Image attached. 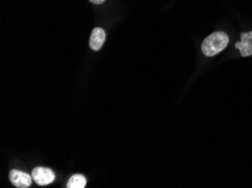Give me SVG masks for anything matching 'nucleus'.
I'll return each instance as SVG.
<instances>
[{
    "label": "nucleus",
    "instance_id": "2",
    "mask_svg": "<svg viewBox=\"0 0 252 188\" xmlns=\"http://www.w3.org/2000/svg\"><path fill=\"white\" fill-rule=\"evenodd\" d=\"M32 177L37 185L47 186L55 180L56 176H55V172H53L51 169H49V168L36 167L34 168L32 171Z\"/></svg>",
    "mask_w": 252,
    "mask_h": 188
},
{
    "label": "nucleus",
    "instance_id": "3",
    "mask_svg": "<svg viewBox=\"0 0 252 188\" xmlns=\"http://www.w3.org/2000/svg\"><path fill=\"white\" fill-rule=\"evenodd\" d=\"M32 176H30L25 172L13 169L9 172V179L14 186L20 188H28L32 184Z\"/></svg>",
    "mask_w": 252,
    "mask_h": 188
},
{
    "label": "nucleus",
    "instance_id": "5",
    "mask_svg": "<svg viewBox=\"0 0 252 188\" xmlns=\"http://www.w3.org/2000/svg\"><path fill=\"white\" fill-rule=\"evenodd\" d=\"M106 38L105 30L101 27H96L92 30L91 38H90V47L93 51H98L104 44Z\"/></svg>",
    "mask_w": 252,
    "mask_h": 188
},
{
    "label": "nucleus",
    "instance_id": "6",
    "mask_svg": "<svg viewBox=\"0 0 252 188\" xmlns=\"http://www.w3.org/2000/svg\"><path fill=\"white\" fill-rule=\"evenodd\" d=\"M86 186V178L83 175L71 176L67 184L68 188H84Z\"/></svg>",
    "mask_w": 252,
    "mask_h": 188
},
{
    "label": "nucleus",
    "instance_id": "1",
    "mask_svg": "<svg viewBox=\"0 0 252 188\" xmlns=\"http://www.w3.org/2000/svg\"><path fill=\"white\" fill-rule=\"evenodd\" d=\"M228 36L224 32H215L206 37L201 44V51L206 56H214L227 47Z\"/></svg>",
    "mask_w": 252,
    "mask_h": 188
},
{
    "label": "nucleus",
    "instance_id": "4",
    "mask_svg": "<svg viewBox=\"0 0 252 188\" xmlns=\"http://www.w3.org/2000/svg\"><path fill=\"white\" fill-rule=\"evenodd\" d=\"M235 47L241 53L242 56L252 55V30L251 32L242 33L241 40L235 44Z\"/></svg>",
    "mask_w": 252,
    "mask_h": 188
},
{
    "label": "nucleus",
    "instance_id": "7",
    "mask_svg": "<svg viewBox=\"0 0 252 188\" xmlns=\"http://www.w3.org/2000/svg\"><path fill=\"white\" fill-rule=\"evenodd\" d=\"M90 1L92 3H95V5H101V3L104 2L105 0H90Z\"/></svg>",
    "mask_w": 252,
    "mask_h": 188
}]
</instances>
